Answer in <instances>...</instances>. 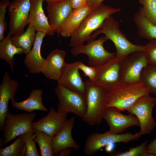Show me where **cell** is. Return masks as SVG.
I'll use <instances>...</instances> for the list:
<instances>
[{
    "label": "cell",
    "instance_id": "cell-1",
    "mask_svg": "<svg viewBox=\"0 0 156 156\" xmlns=\"http://www.w3.org/2000/svg\"><path fill=\"white\" fill-rule=\"evenodd\" d=\"M120 9L101 4L84 18L78 28L70 36L69 45L72 48L83 45L91 34L99 29L104 21Z\"/></svg>",
    "mask_w": 156,
    "mask_h": 156
},
{
    "label": "cell",
    "instance_id": "cell-2",
    "mask_svg": "<svg viewBox=\"0 0 156 156\" xmlns=\"http://www.w3.org/2000/svg\"><path fill=\"white\" fill-rule=\"evenodd\" d=\"M100 34H104L113 42L116 49L115 57L119 59H123L135 52L145 51V46L134 44L127 39L120 29L118 22L111 16L104 21L90 38L95 39Z\"/></svg>",
    "mask_w": 156,
    "mask_h": 156
},
{
    "label": "cell",
    "instance_id": "cell-3",
    "mask_svg": "<svg viewBox=\"0 0 156 156\" xmlns=\"http://www.w3.org/2000/svg\"><path fill=\"white\" fill-rule=\"evenodd\" d=\"M149 89L141 82L135 83H122L108 92L106 107H114L120 111L127 110L142 96L150 93Z\"/></svg>",
    "mask_w": 156,
    "mask_h": 156
},
{
    "label": "cell",
    "instance_id": "cell-4",
    "mask_svg": "<svg viewBox=\"0 0 156 156\" xmlns=\"http://www.w3.org/2000/svg\"><path fill=\"white\" fill-rule=\"evenodd\" d=\"M85 83L87 110L82 120L91 126H98L101 122L103 114L106 108L107 92L89 79L86 80Z\"/></svg>",
    "mask_w": 156,
    "mask_h": 156
},
{
    "label": "cell",
    "instance_id": "cell-5",
    "mask_svg": "<svg viewBox=\"0 0 156 156\" xmlns=\"http://www.w3.org/2000/svg\"><path fill=\"white\" fill-rule=\"evenodd\" d=\"M35 113L13 114L9 109L5 116L2 130L1 145L4 146L19 135L34 131L32 127Z\"/></svg>",
    "mask_w": 156,
    "mask_h": 156
},
{
    "label": "cell",
    "instance_id": "cell-6",
    "mask_svg": "<svg viewBox=\"0 0 156 156\" xmlns=\"http://www.w3.org/2000/svg\"><path fill=\"white\" fill-rule=\"evenodd\" d=\"M107 40L105 36H101L96 40L90 38L86 41V44L72 47L71 53L74 56L82 53L86 55L88 57L89 66L104 64L116 56V53L109 52L104 48L103 44Z\"/></svg>",
    "mask_w": 156,
    "mask_h": 156
},
{
    "label": "cell",
    "instance_id": "cell-7",
    "mask_svg": "<svg viewBox=\"0 0 156 156\" xmlns=\"http://www.w3.org/2000/svg\"><path fill=\"white\" fill-rule=\"evenodd\" d=\"M58 104L57 111L72 113L82 118L85 115L87 104L85 95L57 84L54 90Z\"/></svg>",
    "mask_w": 156,
    "mask_h": 156
},
{
    "label": "cell",
    "instance_id": "cell-8",
    "mask_svg": "<svg viewBox=\"0 0 156 156\" xmlns=\"http://www.w3.org/2000/svg\"><path fill=\"white\" fill-rule=\"evenodd\" d=\"M141 136L139 132L134 134L129 133L114 134L109 131L102 133H94L87 137L84 146V153L87 155H92L109 144L120 142L126 144L138 140Z\"/></svg>",
    "mask_w": 156,
    "mask_h": 156
},
{
    "label": "cell",
    "instance_id": "cell-9",
    "mask_svg": "<svg viewBox=\"0 0 156 156\" xmlns=\"http://www.w3.org/2000/svg\"><path fill=\"white\" fill-rule=\"evenodd\" d=\"M156 103V98L148 94L140 98L127 110L138 119L140 127L139 133L141 135L151 133L156 126L152 115Z\"/></svg>",
    "mask_w": 156,
    "mask_h": 156
},
{
    "label": "cell",
    "instance_id": "cell-10",
    "mask_svg": "<svg viewBox=\"0 0 156 156\" xmlns=\"http://www.w3.org/2000/svg\"><path fill=\"white\" fill-rule=\"evenodd\" d=\"M149 64L145 51L134 52L123 59L121 68L122 83L141 82L142 71Z\"/></svg>",
    "mask_w": 156,
    "mask_h": 156
},
{
    "label": "cell",
    "instance_id": "cell-11",
    "mask_svg": "<svg viewBox=\"0 0 156 156\" xmlns=\"http://www.w3.org/2000/svg\"><path fill=\"white\" fill-rule=\"evenodd\" d=\"M31 0H13L7 7L9 18V26L11 35L15 36L24 31L28 24Z\"/></svg>",
    "mask_w": 156,
    "mask_h": 156
},
{
    "label": "cell",
    "instance_id": "cell-12",
    "mask_svg": "<svg viewBox=\"0 0 156 156\" xmlns=\"http://www.w3.org/2000/svg\"><path fill=\"white\" fill-rule=\"evenodd\" d=\"M122 60L115 57L105 64L99 65L98 75L93 83L103 87L107 92L121 85L122 84L121 68Z\"/></svg>",
    "mask_w": 156,
    "mask_h": 156
},
{
    "label": "cell",
    "instance_id": "cell-13",
    "mask_svg": "<svg viewBox=\"0 0 156 156\" xmlns=\"http://www.w3.org/2000/svg\"><path fill=\"white\" fill-rule=\"evenodd\" d=\"M117 108L106 107L103 112V118L108 124L109 131L114 134H119L133 126H140L139 121L134 115H125L122 114Z\"/></svg>",
    "mask_w": 156,
    "mask_h": 156
},
{
    "label": "cell",
    "instance_id": "cell-14",
    "mask_svg": "<svg viewBox=\"0 0 156 156\" xmlns=\"http://www.w3.org/2000/svg\"><path fill=\"white\" fill-rule=\"evenodd\" d=\"M67 114L56 111L51 107L47 115L32 122V128L44 132L52 139L62 129L68 120Z\"/></svg>",
    "mask_w": 156,
    "mask_h": 156
},
{
    "label": "cell",
    "instance_id": "cell-15",
    "mask_svg": "<svg viewBox=\"0 0 156 156\" xmlns=\"http://www.w3.org/2000/svg\"><path fill=\"white\" fill-rule=\"evenodd\" d=\"M19 82L12 79L7 71L3 73L2 81L0 85V130L2 131L5 116L9 109V101H16L14 96L18 89Z\"/></svg>",
    "mask_w": 156,
    "mask_h": 156
},
{
    "label": "cell",
    "instance_id": "cell-16",
    "mask_svg": "<svg viewBox=\"0 0 156 156\" xmlns=\"http://www.w3.org/2000/svg\"><path fill=\"white\" fill-rule=\"evenodd\" d=\"M66 55V53L63 50L56 49L53 50L45 59L40 72L49 79L58 81L65 68Z\"/></svg>",
    "mask_w": 156,
    "mask_h": 156
},
{
    "label": "cell",
    "instance_id": "cell-17",
    "mask_svg": "<svg viewBox=\"0 0 156 156\" xmlns=\"http://www.w3.org/2000/svg\"><path fill=\"white\" fill-rule=\"evenodd\" d=\"M44 0H31L27 20L28 25L33 27L36 31L44 33L46 36H53L55 32L50 25L48 17L45 14L42 7Z\"/></svg>",
    "mask_w": 156,
    "mask_h": 156
},
{
    "label": "cell",
    "instance_id": "cell-18",
    "mask_svg": "<svg viewBox=\"0 0 156 156\" xmlns=\"http://www.w3.org/2000/svg\"><path fill=\"white\" fill-rule=\"evenodd\" d=\"M47 9L49 23L59 36L61 29L73 10L70 1L47 3Z\"/></svg>",
    "mask_w": 156,
    "mask_h": 156
},
{
    "label": "cell",
    "instance_id": "cell-19",
    "mask_svg": "<svg viewBox=\"0 0 156 156\" xmlns=\"http://www.w3.org/2000/svg\"><path fill=\"white\" fill-rule=\"evenodd\" d=\"M79 61L66 63L63 72L57 81V84L85 95V83L79 71Z\"/></svg>",
    "mask_w": 156,
    "mask_h": 156
},
{
    "label": "cell",
    "instance_id": "cell-20",
    "mask_svg": "<svg viewBox=\"0 0 156 156\" xmlns=\"http://www.w3.org/2000/svg\"><path fill=\"white\" fill-rule=\"evenodd\" d=\"M74 121L73 117L67 120L61 130L52 138L51 146L53 155L68 148L77 150L80 149V146L74 140L72 135Z\"/></svg>",
    "mask_w": 156,
    "mask_h": 156
},
{
    "label": "cell",
    "instance_id": "cell-21",
    "mask_svg": "<svg viewBox=\"0 0 156 156\" xmlns=\"http://www.w3.org/2000/svg\"><path fill=\"white\" fill-rule=\"evenodd\" d=\"M45 36L44 32L36 31L33 47L30 51L26 54L24 59L25 64L31 74L40 73L41 67L45 60L41 55V49Z\"/></svg>",
    "mask_w": 156,
    "mask_h": 156
},
{
    "label": "cell",
    "instance_id": "cell-22",
    "mask_svg": "<svg viewBox=\"0 0 156 156\" xmlns=\"http://www.w3.org/2000/svg\"><path fill=\"white\" fill-rule=\"evenodd\" d=\"M92 10L87 4L73 9L61 29L59 35L64 38L70 37L78 28L85 17Z\"/></svg>",
    "mask_w": 156,
    "mask_h": 156
},
{
    "label": "cell",
    "instance_id": "cell-23",
    "mask_svg": "<svg viewBox=\"0 0 156 156\" xmlns=\"http://www.w3.org/2000/svg\"><path fill=\"white\" fill-rule=\"evenodd\" d=\"M42 90L37 89L33 90L28 97L22 101L12 103V107L17 109L31 113L35 110L47 112V108L42 103Z\"/></svg>",
    "mask_w": 156,
    "mask_h": 156
},
{
    "label": "cell",
    "instance_id": "cell-24",
    "mask_svg": "<svg viewBox=\"0 0 156 156\" xmlns=\"http://www.w3.org/2000/svg\"><path fill=\"white\" fill-rule=\"evenodd\" d=\"M12 36L9 32L6 37L0 41V58L5 60L9 64L10 69L13 71L15 60L14 56L24 53V51L12 44L11 39Z\"/></svg>",
    "mask_w": 156,
    "mask_h": 156
},
{
    "label": "cell",
    "instance_id": "cell-25",
    "mask_svg": "<svg viewBox=\"0 0 156 156\" xmlns=\"http://www.w3.org/2000/svg\"><path fill=\"white\" fill-rule=\"evenodd\" d=\"M133 20L140 37L150 40L156 39V25L145 18L139 11L134 14Z\"/></svg>",
    "mask_w": 156,
    "mask_h": 156
},
{
    "label": "cell",
    "instance_id": "cell-26",
    "mask_svg": "<svg viewBox=\"0 0 156 156\" xmlns=\"http://www.w3.org/2000/svg\"><path fill=\"white\" fill-rule=\"evenodd\" d=\"M36 31L33 27L29 25L27 30L22 33L11 36L12 44L16 47L22 49L24 53L27 54L32 48L36 36Z\"/></svg>",
    "mask_w": 156,
    "mask_h": 156
},
{
    "label": "cell",
    "instance_id": "cell-27",
    "mask_svg": "<svg viewBox=\"0 0 156 156\" xmlns=\"http://www.w3.org/2000/svg\"><path fill=\"white\" fill-rule=\"evenodd\" d=\"M25 151V142L21 135L10 145L0 148V156H24Z\"/></svg>",
    "mask_w": 156,
    "mask_h": 156
},
{
    "label": "cell",
    "instance_id": "cell-28",
    "mask_svg": "<svg viewBox=\"0 0 156 156\" xmlns=\"http://www.w3.org/2000/svg\"><path fill=\"white\" fill-rule=\"evenodd\" d=\"M36 134L34 139L38 144L42 156H52L51 139L50 137L44 132L38 129L33 130Z\"/></svg>",
    "mask_w": 156,
    "mask_h": 156
},
{
    "label": "cell",
    "instance_id": "cell-29",
    "mask_svg": "<svg viewBox=\"0 0 156 156\" xmlns=\"http://www.w3.org/2000/svg\"><path fill=\"white\" fill-rule=\"evenodd\" d=\"M141 82L156 96V66L149 64L143 69Z\"/></svg>",
    "mask_w": 156,
    "mask_h": 156
},
{
    "label": "cell",
    "instance_id": "cell-30",
    "mask_svg": "<svg viewBox=\"0 0 156 156\" xmlns=\"http://www.w3.org/2000/svg\"><path fill=\"white\" fill-rule=\"evenodd\" d=\"M142 5L139 11L148 21L156 25V0H138Z\"/></svg>",
    "mask_w": 156,
    "mask_h": 156
},
{
    "label": "cell",
    "instance_id": "cell-31",
    "mask_svg": "<svg viewBox=\"0 0 156 156\" xmlns=\"http://www.w3.org/2000/svg\"><path fill=\"white\" fill-rule=\"evenodd\" d=\"M148 140H146L140 145L130 148L125 152L113 151L109 154L112 156H151L146 146Z\"/></svg>",
    "mask_w": 156,
    "mask_h": 156
},
{
    "label": "cell",
    "instance_id": "cell-32",
    "mask_svg": "<svg viewBox=\"0 0 156 156\" xmlns=\"http://www.w3.org/2000/svg\"><path fill=\"white\" fill-rule=\"evenodd\" d=\"M34 131L22 134L25 142V156H39L36 148V142L34 140L36 137Z\"/></svg>",
    "mask_w": 156,
    "mask_h": 156
},
{
    "label": "cell",
    "instance_id": "cell-33",
    "mask_svg": "<svg viewBox=\"0 0 156 156\" xmlns=\"http://www.w3.org/2000/svg\"><path fill=\"white\" fill-rule=\"evenodd\" d=\"M99 66H88L79 61L78 67L79 70L83 72L84 76L88 77L91 81L93 82L98 75Z\"/></svg>",
    "mask_w": 156,
    "mask_h": 156
},
{
    "label": "cell",
    "instance_id": "cell-34",
    "mask_svg": "<svg viewBox=\"0 0 156 156\" xmlns=\"http://www.w3.org/2000/svg\"><path fill=\"white\" fill-rule=\"evenodd\" d=\"M9 1V0H1L0 1V41L4 38L7 25L5 14Z\"/></svg>",
    "mask_w": 156,
    "mask_h": 156
},
{
    "label": "cell",
    "instance_id": "cell-35",
    "mask_svg": "<svg viewBox=\"0 0 156 156\" xmlns=\"http://www.w3.org/2000/svg\"><path fill=\"white\" fill-rule=\"evenodd\" d=\"M145 46L146 57L149 64L156 66V39L150 40Z\"/></svg>",
    "mask_w": 156,
    "mask_h": 156
},
{
    "label": "cell",
    "instance_id": "cell-36",
    "mask_svg": "<svg viewBox=\"0 0 156 156\" xmlns=\"http://www.w3.org/2000/svg\"><path fill=\"white\" fill-rule=\"evenodd\" d=\"M146 148L151 156H156V138L147 144Z\"/></svg>",
    "mask_w": 156,
    "mask_h": 156
},
{
    "label": "cell",
    "instance_id": "cell-37",
    "mask_svg": "<svg viewBox=\"0 0 156 156\" xmlns=\"http://www.w3.org/2000/svg\"><path fill=\"white\" fill-rule=\"evenodd\" d=\"M88 0H69L73 9L79 7L87 4Z\"/></svg>",
    "mask_w": 156,
    "mask_h": 156
},
{
    "label": "cell",
    "instance_id": "cell-38",
    "mask_svg": "<svg viewBox=\"0 0 156 156\" xmlns=\"http://www.w3.org/2000/svg\"><path fill=\"white\" fill-rule=\"evenodd\" d=\"M104 0H88L87 4L90 6L93 10L98 6Z\"/></svg>",
    "mask_w": 156,
    "mask_h": 156
},
{
    "label": "cell",
    "instance_id": "cell-39",
    "mask_svg": "<svg viewBox=\"0 0 156 156\" xmlns=\"http://www.w3.org/2000/svg\"><path fill=\"white\" fill-rule=\"evenodd\" d=\"M71 149L72 148L70 147L64 149L54 154L53 155L55 156H68L71 153Z\"/></svg>",
    "mask_w": 156,
    "mask_h": 156
},
{
    "label": "cell",
    "instance_id": "cell-40",
    "mask_svg": "<svg viewBox=\"0 0 156 156\" xmlns=\"http://www.w3.org/2000/svg\"><path fill=\"white\" fill-rule=\"evenodd\" d=\"M47 3H55L61 2L66 0H44Z\"/></svg>",
    "mask_w": 156,
    "mask_h": 156
}]
</instances>
